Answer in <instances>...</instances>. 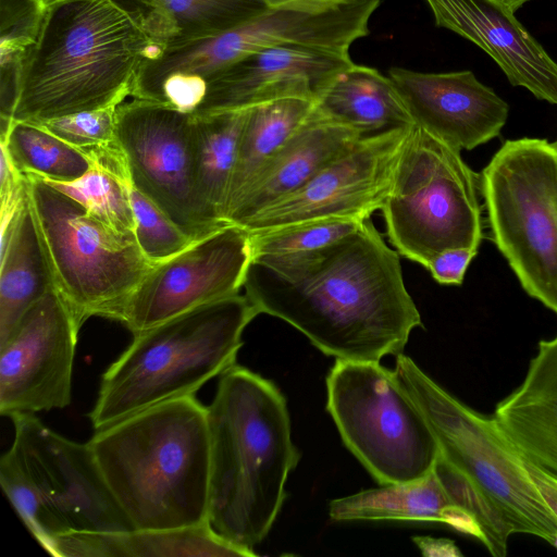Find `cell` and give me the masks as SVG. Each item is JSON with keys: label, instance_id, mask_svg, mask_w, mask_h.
Wrapping results in <instances>:
<instances>
[{"label": "cell", "instance_id": "d4e9b609", "mask_svg": "<svg viewBox=\"0 0 557 557\" xmlns=\"http://www.w3.org/2000/svg\"><path fill=\"white\" fill-rule=\"evenodd\" d=\"M314 109L363 136L414 124L392 79L355 63L333 79Z\"/></svg>", "mask_w": 557, "mask_h": 557}, {"label": "cell", "instance_id": "836d02e7", "mask_svg": "<svg viewBox=\"0 0 557 557\" xmlns=\"http://www.w3.org/2000/svg\"><path fill=\"white\" fill-rule=\"evenodd\" d=\"M475 255L476 250L468 248L447 249L435 256L425 269L440 284L460 285Z\"/></svg>", "mask_w": 557, "mask_h": 557}, {"label": "cell", "instance_id": "8fae6325", "mask_svg": "<svg viewBox=\"0 0 557 557\" xmlns=\"http://www.w3.org/2000/svg\"><path fill=\"white\" fill-rule=\"evenodd\" d=\"M395 372L430 423L440 451L488 494L515 533L556 546L557 518L495 417L461 403L404 354L396 356Z\"/></svg>", "mask_w": 557, "mask_h": 557}, {"label": "cell", "instance_id": "e575fe53", "mask_svg": "<svg viewBox=\"0 0 557 557\" xmlns=\"http://www.w3.org/2000/svg\"><path fill=\"white\" fill-rule=\"evenodd\" d=\"M524 463L533 483L557 518V476L525 459Z\"/></svg>", "mask_w": 557, "mask_h": 557}, {"label": "cell", "instance_id": "30bf717a", "mask_svg": "<svg viewBox=\"0 0 557 557\" xmlns=\"http://www.w3.org/2000/svg\"><path fill=\"white\" fill-rule=\"evenodd\" d=\"M326 391L344 444L380 485L416 481L433 469L438 442L395 370L336 359Z\"/></svg>", "mask_w": 557, "mask_h": 557}, {"label": "cell", "instance_id": "e0dca14e", "mask_svg": "<svg viewBox=\"0 0 557 557\" xmlns=\"http://www.w3.org/2000/svg\"><path fill=\"white\" fill-rule=\"evenodd\" d=\"M388 77L414 124L459 151L498 136L506 123L508 104L470 71L421 73L392 67Z\"/></svg>", "mask_w": 557, "mask_h": 557}, {"label": "cell", "instance_id": "4316f807", "mask_svg": "<svg viewBox=\"0 0 557 557\" xmlns=\"http://www.w3.org/2000/svg\"><path fill=\"white\" fill-rule=\"evenodd\" d=\"M313 107L312 100L286 98L246 109L224 221L228 209L259 171L305 122Z\"/></svg>", "mask_w": 557, "mask_h": 557}, {"label": "cell", "instance_id": "7402d4cb", "mask_svg": "<svg viewBox=\"0 0 557 557\" xmlns=\"http://www.w3.org/2000/svg\"><path fill=\"white\" fill-rule=\"evenodd\" d=\"M44 548L58 557H251L255 552L226 541L210 522L170 530L75 533Z\"/></svg>", "mask_w": 557, "mask_h": 557}, {"label": "cell", "instance_id": "f1b7e54d", "mask_svg": "<svg viewBox=\"0 0 557 557\" xmlns=\"http://www.w3.org/2000/svg\"><path fill=\"white\" fill-rule=\"evenodd\" d=\"M0 146L22 174H34L50 182H74L91 166L83 151L37 123L11 121L1 129Z\"/></svg>", "mask_w": 557, "mask_h": 557}, {"label": "cell", "instance_id": "2e32d148", "mask_svg": "<svg viewBox=\"0 0 557 557\" xmlns=\"http://www.w3.org/2000/svg\"><path fill=\"white\" fill-rule=\"evenodd\" d=\"M352 64L348 52L297 45L261 49L213 75L193 116L245 110L286 98L315 102Z\"/></svg>", "mask_w": 557, "mask_h": 557}, {"label": "cell", "instance_id": "d6a6232c", "mask_svg": "<svg viewBox=\"0 0 557 557\" xmlns=\"http://www.w3.org/2000/svg\"><path fill=\"white\" fill-rule=\"evenodd\" d=\"M117 107L77 112L37 124L85 153L115 141Z\"/></svg>", "mask_w": 557, "mask_h": 557}, {"label": "cell", "instance_id": "cb8c5ba5", "mask_svg": "<svg viewBox=\"0 0 557 557\" xmlns=\"http://www.w3.org/2000/svg\"><path fill=\"white\" fill-rule=\"evenodd\" d=\"M0 343L23 314L53 288L32 208L27 199L0 231Z\"/></svg>", "mask_w": 557, "mask_h": 557}, {"label": "cell", "instance_id": "f35d334b", "mask_svg": "<svg viewBox=\"0 0 557 557\" xmlns=\"http://www.w3.org/2000/svg\"><path fill=\"white\" fill-rule=\"evenodd\" d=\"M39 1H41L45 4L46 2H48L50 0H39Z\"/></svg>", "mask_w": 557, "mask_h": 557}, {"label": "cell", "instance_id": "ab89813d", "mask_svg": "<svg viewBox=\"0 0 557 557\" xmlns=\"http://www.w3.org/2000/svg\"><path fill=\"white\" fill-rule=\"evenodd\" d=\"M556 145H557V141H556Z\"/></svg>", "mask_w": 557, "mask_h": 557}, {"label": "cell", "instance_id": "4fadbf2b", "mask_svg": "<svg viewBox=\"0 0 557 557\" xmlns=\"http://www.w3.org/2000/svg\"><path fill=\"white\" fill-rule=\"evenodd\" d=\"M251 260L250 233L236 224L222 225L156 263L132 294L120 323L134 335L237 295Z\"/></svg>", "mask_w": 557, "mask_h": 557}, {"label": "cell", "instance_id": "5b68a950", "mask_svg": "<svg viewBox=\"0 0 557 557\" xmlns=\"http://www.w3.org/2000/svg\"><path fill=\"white\" fill-rule=\"evenodd\" d=\"M260 314L246 295L210 302L134 334L102 374L89 419L95 430L187 396L236 364L246 326Z\"/></svg>", "mask_w": 557, "mask_h": 557}, {"label": "cell", "instance_id": "ac0fdd59", "mask_svg": "<svg viewBox=\"0 0 557 557\" xmlns=\"http://www.w3.org/2000/svg\"><path fill=\"white\" fill-rule=\"evenodd\" d=\"M435 23L482 48L513 86L557 104V62L497 0H425Z\"/></svg>", "mask_w": 557, "mask_h": 557}, {"label": "cell", "instance_id": "484cf974", "mask_svg": "<svg viewBox=\"0 0 557 557\" xmlns=\"http://www.w3.org/2000/svg\"><path fill=\"white\" fill-rule=\"evenodd\" d=\"M245 116L246 109L195 117L193 190L212 230L227 224L224 213Z\"/></svg>", "mask_w": 557, "mask_h": 557}, {"label": "cell", "instance_id": "8992f818", "mask_svg": "<svg viewBox=\"0 0 557 557\" xmlns=\"http://www.w3.org/2000/svg\"><path fill=\"white\" fill-rule=\"evenodd\" d=\"M11 420L14 438L0 458V484L42 547L75 533L135 530L109 490L88 443L60 435L35 414H16Z\"/></svg>", "mask_w": 557, "mask_h": 557}, {"label": "cell", "instance_id": "9a60e30c", "mask_svg": "<svg viewBox=\"0 0 557 557\" xmlns=\"http://www.w3.org/2000/svg\"><path fill=\"white\" fill-rule=\"evenodd\" d=\"M79 329L53 288L37 300L0 343V413L62 409L71 404Z\"/></svg>", "mask_w": 557, "mask_h": 557}, {"label": "cell", "instance_id": "8d00e7d4", "mask_svg": "<svg viewBox=\"0 0 557 557\" xmlns=\"http://www.w3.org/2000/svg\"><path fill=\"white\" fill-rule=\"evenodd\" d=\"M506 5L512 12L517 11L524 2L529 0H497Z\"/></svg>", "mask_w": 557, "mask_h": 557}, {"label": "cell", "instance_id": "83f0119b", "mask_svg": "<svg viewBox=\"0 0 557 557\" xmlns=\"http://www.w3.org/2000/svg\"><path fill=\"white\" fill-rule=\"evenodd\" d=\"M85 154L90 159L91 166L81 178L70 183L45 181L81 202L113 230L135 233L136 220L129 197L132 182L117 144L114 141Z\"/></svg>", "mask_w": 557, "mask_h": 557}, {"label": "cell", "instance_id": "ba28073f", "mask_svg": "<svg viewBox=\"0 0 557 557\" xmlns=\"http://www.w3.org/2000/svg\"><path fill=\"white\" fill-rule=\"evenodd\" d=\"M480 174L460 151L414 124L381 209L398 253L424 268L442 251L476 250L483 237Z\"/></svg>", "mask_w": 557, "mask_h": 557}, {"label": "cell", "instance_id": "44dd1931", "mask_svg": "<svg viewBox=\"0 0 557 557\" xmlns=\"http://www.w3.org/2000/svg\"><path fill=\"white\" fill-rule=\"evenodd\" d=\"M329 515L335 521L444 523L484 542L478 521L453 500L434 467L416 481L381 485L333 499L329 506Z\"/></svg>", "mask_w": 557, "mask_h": 557}, {"label": "cell", "instance_id": "ffe728a7", "mask_svg": "<svg viewBox=\"0 0 557 557\" xmlns=\"http://www.w3.org/2000/svg\"><path fill=\"white\" fill-rule=\"evenodd\" d=\"M493 416L525 460L557 476V335L539 343L524 380Z\"/></svg>", "mask_w": 557, "mask_h": 557}, {"label": "cell", "instance_id": "9c48e42d", "mask_svg": "<svg viewBox=\"0 0 557 557\" xmlns=\"http://www.w3.org/2000/svg\"><path fill=\"white\" fill-rule=\"evenodd\" d=\"M492 237L523 289L557 314V145L507 140L480 174Z\"/></svg>", "mask_w": 557, "mask_h": 557}, {"label": "cell", "instance_id": "7a4b0ae2", "mask_svg": "<svg viewBox=\"0 0 557 557\" xmlns=\"http://www.w3.org/2000/svg\"><path fill=\"white\" fill-rule=\"evenodd\" d=\"M160 51L114 0H50L16 69L10 122L117 107Z\"/></svg>", "mask_w": 557, "mask_h": 557}, {"label": "cell", "instance_id": "603a6c76", "mask_svg": "<svg viewBox=\"0 0 557 557\" xmlns=\"http://www.w3.org/2000/svg\"><path fill=\"white\" fill-rule=\"evenodd\" d=\"M162 50L233 29L264 12L263 0H114Z\"/></svg>", "mask_w": 557, "mask_h": 557}, {"label": "cell", "instance_id": "52a82bcc", "mask_svg": "<svg viewBox=\"0 0 557 557\" xmlns=\"http://www.w3.org/2000/svg\"><path fill=\"white\" fill-rule=\"evenodd\" d=\"M53 289L81 330L91 317L120 322L152 269L135 233H121L41 177L24 174Z\"/></svg>", "mask_w": 557, "mask_h": 557}, {"label": "cell", "instance_id": "f546056e", "mask_svg": "<svg viewBox=\"0 0 557 557\" xmlns=\"http://www.w3.org/2000/svg\"><path fill=\"white\" fill-rule=\"evenodd\" d=\"M364 221L331 216L250 234L251 261L269 264L312 255L354 233Z\"/></svg>", "mask_w": 557, "mask_h": 557}, {"label": "cell", "instance_id": "6da1fadb", "mask_svg": "<svg viewBox=\"0 0 557 557\" xmlns=\"http://www.w3.org/2000/svg\"><path fill=\"white\" fill-rule=\"evenodd\" d=\"M400 255L371 219L341 240L305 257L248 268L245 295L324 355L350 361L398 356L422 326L403 277Z\"/></svg>", "mask_w": 557, "mask_h": 557}, {"label": "cell", "instance_id": "4dcf8cb0", "mask_svg": "<svg viewBox=\"0 0 557 557\" xmlns=\"http://www.w3.org/2000/svg\"><path fill=\"white\" fill-rule=\"evenodd\" d=\"M434 469L453 500L478 521L484 536L483 544L490 554L494 557L506 556L508 539L515 530L502 509L471 476L441 451Z\"/></svg>", "mask_w": 557, "mask_h": 557}, {"label": "cell", "instance_id": "7c38bea8", "mask_svg": "<svg viewBox=\"0 0 557 557\" xmlns=\"http://www.w3.org/2000/svg\"><path fill=\"white\" fill-rule=\"evenodd\" d=\"M194 135L195 117L173 107L132 98L116 109L115 143L132 184L198 239L214 230L194 197Z\"/></svg>", "mask_w": 557, "mask_h": 557}, {"label": "cell", "instance_id": "d6986e66", "mask_svg": "<svg viewBox=\"0 0 557 557\" xmlns=\"http://www.w3.org/2000/svg\"><path fill=\"white\" fill-rule=\"evenodd\" d=\"M362 136L322 115L313 107L305 122L228 209L225 223L242 226L267 207L294 194Z\"/></svg>", "mask_w": 557, "mask_h": 557}, {"label": "cell", "instance_id": "277c9868", "mask_svg": "<svg viewBox=\"0 0 557 557\" xmlns=\"http://www.w3.org/2000/svg\"><path fill=\"white\" fill-rule=\"evenodd\" d=\"M87 443L135 530L209 522L208 407L195 395L159 403L96 430Z\"/></svg>", "mask_w": 557, "mask_h": 557}, {"label": "cell", "instance_id": "d590c367", "mask_svg": "<svg viewBox=\"0 0 557 557\" xmlns=\"http://www.w3.org/2000/svg\"><path fill=\"white\" fill-rule=\"evenodd\" d=\"M413 542L423 556H461V552L454 542L447 539H435L431 536H414Z\"/></svg>", "mask_w": 557, "mask_h": 557}, {"label": "cell", "instance_id": "3957f363", "mask_svg": "<svg viewBox=\"0 0 557 557\" xmlns=\"http://www.w3.org/2000/svg\"><path fill=\"white\" fill-rule=\"evenodd\" d=\"M208 424L209 522L226 541L255 552L300 458L286 399L272 381L235 364L220 376Z\"/></svg>", "mask_w": 557, "mask_h": 557}, {"label": "cell", "instance_id": "5bb4252c", "mask_svg": "<svg viewBox=\"0 0 557 557\" xmlns=\"http://www.w3.org/2000/svg\"><path fill=\"white\" fill-rule=\"evenodd\" d=\"M413 125L362 136L294 194L267 207L242 227L259 234L331 216L370 219L381 210Z\"/></svg>", "mask_w": 557, "mask_h": 557}, {"label": "cell", "instance_id": "1f68e13d", "mask_svg": "<svg viewBox=\"0 0 557 557\" xmlns=\"http://www.w3.org/2000/svg\"><path fill=\"white\" fill-rule=\"evenodd\" d=\"M129 197L136 220L135 235L137 243L144 255L152 263L156 264L170 259L196 240L183 232L132 183Z\"/></svg>", "mask_w": 557, "mask_h": 557}, {"label": "cell", "instance_id": "74e56055", "mask_svg": "<svg viewBox=\"0 0 557 557\" xmlns=\"http://www.w3.org/2000/svg\"><path fill=\"white\" fill-rule=\"evenodd\" d=\"M268 5H276L280 4L286 0H263Z\"/></svg>", "mask_w": 557, "mask_h": 557}]
</instances>
